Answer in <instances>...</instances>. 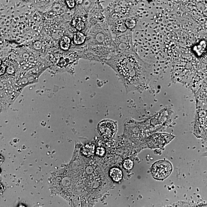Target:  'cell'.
I'll list each match as a JSON object with an SVG mask.
<instances>
[{
  "label": "cell",
  "instance_id": "30bf717a",
  "mask_svg": "<svg viewBox=\"0 0 207 207\" xmlns=\"http://www.w3.org/2000/svg\"><path fill=\"white\" fill-rule=\"evenodd\" d=\"M123 167L126 169L130 170L133 167V163L132 161L129 159L125 160L123 162Z\"/></svg>",
  "mask_w": 207,
  "mask_h": 207
},
{
  "label": "cell",
  "instance_id": "8992f818",
  "mask_svg": "<svg viewBox=\"0 0 207 207\" xmlns=\"http://www.w3.org/2000/svg\"><path fill=\"white\" fill-rule=\"evenodd\" d=\"M110 177L112 179L116 182H119L123 178V172L120 169L113 168L110 170Z\"/></svg>",
  "mask_w": 207,
  "mask_h": 207
},
{
  "label": "cell",
  "instance_id": "ba28073f",
  "mask_svg": "<svg viewBox=\"0 0 207 207\" xmlns=\"http://www.w3.org/2000/svg\"><path fill=\"white\" fill-rule=\"evenodd\" d=\"M73 25L76 29L79 31H81L85 27L84 22L80 18H76L73 21Z\"/></svg>",
  "mask_w": 207,
  "mask_h": 207
},
{
  "label": "cell",
  "instance_id": "7c38bea8",
  "mask_svg": "<svg viewBox=\"0 0 207 207\" xmlns=\"http://www.w3.org/2000/svg\"><path fill=\"white\" fill-rule=\"evenodd\" d=\"M68 5L70 8H73L75 5V2L73 1H66Z\"/></svg>",
  "mask_w": 207,
  "mask_h": 207
},
{
  "label": "cell",
  "instance_id": "3957f363",
  "mask_svg": "<svg viewBox=\"0 0 207 207\" xmlns=\"http://www.w3.org/2000/svg\"><path fill=\"white\" fill-rule=\"evenodd\" d=\"M97 129L99 134L104 138L112 139L117 131V123L111 120H104L98 124Z\"/></svg>",
  "mask_w": 207,
  "mask_h": 207
},
{
  "label": "cell",
  "instance_id": "6da1fadb",
  "mask_svg": "<svg viewBox=\"0 0 207 207\" xmlns=\"http://www.w3.org/2000/svg\"><path fill=\"white\" fill-rule=\"evenodd\" d=\"M104 62L117 73L127 93L133 91L141 92L148 84L152 66L134 52H124Z\"/></svg>",
  "mask_w": 207,
  "mask_h": 207
},
{
  "label": "cell",
  "instance_id": "8fae6325",
  "mask_svg": "<svg viewBox=\"0 0 207 207\" xmlns=\"http://www.w3.org/2000/svg\"><path fill=\"white\" fill-rule=\"evenodd\" d=\"M105 151L103 147H98L96 149V154L100 156H103L105 154Z\"/></svg>",
  "mask_w": 207,
  "mask_h": 207
},
{
  "label": "cell",
  "instance_id": "52a82bcc",
  "mask_svg": "<svg viewBox=\"0 0 207 207\" xmlns=\"http://www.w3.org/2000/svg\"><path fill=\"white\" fill-rule=\"evenodd\" d=\"M70 39L67 36H64L61 39L60 47L63 50H68L70 47Z\"/></svg>",
  "mask_w": 207,
  "mask_h": 207
},
{
  "label": "cell",
  "instance_id": "277c9868",
  "mask_svg": "<svg viewBox=\"0 0 207 207\" xmlns=\"http://www.w3.org/2000/svg\"><path fill=\"white\" fill-rule=\"evenodd\" d=\"M173 138L171 135L157 134H154L148 140V146L151 148H161L168 144Z\"/></svg>",
  "mask_w": 207,
  "mask_h": 207
},
{
  "label": "cell",
  "instance_id": "7a4b0ae2",
  "mask_svg": "<svg viewBox=\"0 0 207 207\" xmlns=\"http://www.w3.org/2000/svg\"><path fill=\"white\" fill-rule=\"evenodd\" d=\"M173 167L170 163L166 161H160L154 163L151 168V173L154 179L163 180L172 172Z\"/></svg>",
  "mask_w": 207,
  "mask_h": 207
},
{
  "label": "cell",
  "instance_id": "9c48e42d",
  "mask_svg": "<svg viewBox=\"0 0 207 207\" xmlns=\"http://www.w3.org/2000/svg\"><path fill=\"white\" fill-rule=\"evenodd\" d=\"M85 40V36L81 33H76L74 37V41L76 45L81 44L84 42Z\"/></svg>",
  "mask_w": 207,
  "mask_h": 207
},
{
  "label": "cell",
  "instance_id": "5b68a950",
  "mask_svg": "<svg viewBox=\"0 0 207 207\" xmlns=\"http://www.w3.org/2000/svg\"><path fill=\"white\" fill-rule=\"evenodd\" d=\"M77 55L74 53H70L64 55L59 59L58 65L59 67H65L71 63H73L77 59Z\"/></svg>",
  "mask_w": 207,
  "mask_h": 207
}]
</instances>
